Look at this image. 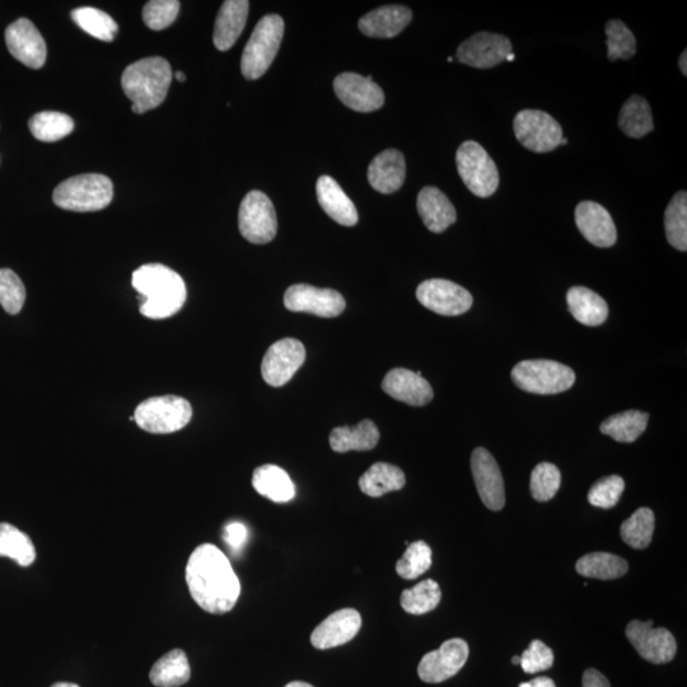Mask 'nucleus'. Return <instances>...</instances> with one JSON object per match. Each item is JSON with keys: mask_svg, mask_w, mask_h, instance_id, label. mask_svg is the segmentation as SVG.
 I'll return each instance as SVG.
<instances>
[{"mask_svg": "<svg viewBox=\"0 0 687 687\" xmlns=\"http://www.w3.org/2000/svg\"><path fill=\"white\" fill-rule=\"evenodd\" d=\"M583 687H611L609 680L597 670H587L583 674Z\"/></svg>", "mask_w": 687, "mask_h": 687, "instance_id": "obj_50", "label": "nucleus"}, {"mask_svg": "<svg viewBox=\"0 0 687 687\" xmlns=\"http://www.w3.org/2000/svg\"><path fill=\"white\" fill-rule=\"evenodd\" d=\"M506 60H508V62H513V60H514V54H513V53L509 54V55L507 56Z\"/></svg>", "mask_w": 687, "mask_h": 687, "instance_id": "obj_57", "label": "nucleus"}, {"mask_svg": "<svg viewBox=\"0 0 687 687\" xmlns=\"http://www.w3.org/2000/svg\"><path fill=\"white\" fill-rule=\"evenodd\" d=\"M405 177L404 154L396 149H387L378 154L368 168L369 184L382 194L396 193L404 185Z\"/></svg>", "mask_w": 687, "mask_h": 687, "instance_id": "obj_23", "label": "nucleus"}, {"mask_svg": "<svg viewBox=\"0 0 687 687\" xmlns=\"http://www.w3.org/2000/svg\"><path fill=\"white\" fill-rule=\"evenodd\" d=\"M654 532L652 509L639 508L620 527L621 539L634 549L642 550L651 544Z\"/></svg>", "mask_w": 687, "mask_h": 687, "instance_id": "obj_41", "label": "nucleus"}, {"mask_svg": "<svg viewBox=\"0 0 687 687\" xmlns=\"http://www.w3.org/2000/svg\"><path fill=\"white\" fill-rule=\"evenodd\" d=\"M285 687H313V686L310 684H307V682L293 681V682H289V684Z\"/></svg>", "mask_w": 687, "mask_h": 687, "instance_id": "obj_53", "label": "nucleus"}, {"mask_svg": "<svg viewBox=\"0 0 687 687\" xmlns=\"http://www.w3.org/2000/svg\"><path fill=\"white\" fill-rule=\"evenodd\" d=\"M0 556L14 560L21 567H30L36 560L34 542L11 523H0Z\"/></svg>", "mask_w": 687, "mask_h": 687, "instance_id": "obj_35", "label": "nucleus"}, {"mask_svg": "<svg viewBox=\"0 0 687 687\" xmlns=\"http://www.w3.org/2000/svg\"><path fill=\"white\" fill-rule=\"evenodd\" d=\"M252 486L257 493L274 503H288L296 495L291 476L277 465L257 467L252 475Z\"/></svg>", "mask_w": 687, "mask_h": 687, "instance_id": "obj_28", "label": "nucleus"}, {"mask_svg": "<svg viewBox=\"0 0 687 687\" xmlns=\"http://www.w3.org/2000/svg\"><path fill=\"white\" fill-rule=\"evenodd\" d=\"M406 478L404 471L399 467L377 462L369 467L359 479V488L368 497L380 498L382 495L397 492L404 488Z\"/></svg>", "mask_w": 687, "mask_h": 687, "instance_id": "obj_31", "label": "nucleus"}, {"mask_svg": "<svg viewBox=\"0 0 687 687\" xmlns=\"http://www.w3.org/2000/svg\"><path fill=\"white\" fill-rule=\"evenodd\" d=\"M193 418V408L184 397H151L135 409L134 420L143 431L170 434L181 431Z\"/></svg>", "mask_w": 687, "mask_h": 687, "instance_id": "obj_7", "label": "nucleus"}, {"mask_svg": "<svg viewBox=\"0 0 687 687\" xmlns=\"http://www.w3.org/2000/svg\"><path fill=\"white\" fill-rule=\"evenodd\" d=\"M413 20V13L404 6H386L375 9L359 20V30L368 37L392 39L403 32Z\"/></svg>", "mask_w": 687, "mask_h": 687, "instance_id": "obj_24", "label": "nucleus"}, {"mask_svg": "<svg viewBox=\"0 0 687 687\" xmlns=\"http://www.w3.org/2000/svg\"><path fill=\"white\" fill-rule=\"evenodd\" d=\"M560 144H563V146H565V144H568V140L565 139V138H563V139H562V142H560Z\"/></svg>", "mask_w": 687, "mask_h": 687, "instance_id": "obj_58", "label": "nucleus"}, {"mask_svg": "<svg viewBox=\"0 0 687 687\" xmlns=\"http://www.w3.org/2000/svg\"><path fill=\"white\" fill-rule=\"evenodd\" d=\"M432 567V549L424 541L408 545L403 558L396 564V572L404 579H417Z\"/></svg>", "mask_w": 687, "mask_h": 687, "instance_id": "obj_42", "label": "nucleus"}, {"mask_svg": "<svg viewBox=\"0 0 687 687\" xmlns=\"http://www.w3.org/2000/svg\"><path fill=\"white\" fill-rule=\"evenodd\" d=\"M471 471L476 489L486 508L490 511L503 509L506 504V489L502 472L492 453L483 447L476 448L471 456Z\"/></svg>", "mask_w": 687, "mask_h": 687, "instance_id": "obj_17", "label": "nucleus"}, {"mask_svg": "<svg viewBox=\"0 0 687 687\" xmlns=\"http://www.w3.org/2000/svg\"><path fill=\"white\" fill-rule=\"evenodd\" d=\"M513 129L518 142L528 151L536 153L554 151L563 139L562 126L553 116L540 110L518 112L513 121Z\"/></svg>", "mask_w": 687, "mask_h": 687, "instance_id": "obj_10", "label": "nucleus"}, {"mask_svg": "<svg viewBox=\"0 0 687 687\" xmlns=\"http://www.w3.org/2000/svg\"><path fill=\"white\" fill-rule=\"evenodd\" d=\"M626 637L637 649L639 656L654 665L671 662L676 656L677 643L674 635L665 628H654L653 620L646 623L632 621L626 626Z\"/></svg>", "mask_w": 687, "mask_h": 687, "instance_id": "obj_13", "label": "nucleus"}, {"mask_svg": "<svg viewBox=\"0 0 687 687\" xmlns=\"http://www.w3.org/2000/svg\"><path fill=\"white\" fill-rule=\"evenodd\" d=\"M518 687H556V686H555V682L553 680L549 679V677H537V679L523 682V684H521Z\"/></svg>", "mask_w": 687, "mask_h": 687, "instance_id": "obj_51", "label": "nucleus"}, {"mask_svg": "<svg viewBox=\"0 0 687 687\" xmlns=\"http://www.w3.org/2000/svg\"><path fill=\"white\" fill-rule=\"evenodd\" d=\"M114 185L109 177L87 174L70 177L54 190L56 207L70 212H98L110 205Z\"/></svg>", "mask_w": 687, "mask_h": 687, "instance_id": "obj_4", "label": "nucleus"}, {"mask_svg": "<svg viewBox=\"0 0 687 687\" xmlns=\"http://www.w3.org/2000/svg\"><path fill=\"white\" fill-rule=\"evenodd\" d=\"M553 663V651L541 640H534L522 653L520 665L526 674H537V672L549 670Z\"/></svg>", "mask_w": 687, "mask_h": 687, "instance_id": "obj_48", "label": "nucleus"}, {"mask_svg": "<svg viewBox=\"0 0 687 687\" xmlns=\"http://www.w3.org/2000/svg\"><path fill=\"white\" fill-rule=\"evenodd\" d=\"M577 572L583 577L610 581L625 576L629 565L626 560L610 553H592L582 556L576 565Z\"/></svg>", "mask_w": 687, "mask_h": 687, "instance_id": "obj_36", "label": "nucleus"}, {"mask_svg": "<svg viewBox=\"0 0 687 687\" xmlns=\"http://www.w3.org/2000/svg\"><path fill=\"white\" fill-rule=\"evenodd\" d=\"M247 528L241 522L228 523L224 528L223 539L233 551H240L247 541Z\"/></svg>", "mask_w": 687, "mask_h": 687, "instance_id": "obj_49", "label": "nucleus"}, {"mask_svg": "<svg viewBox=\"0 0 687 687\" xmlns=\"http://www.w3.org/2000/svg\"><path fill=\"white\" fill-rule=\"evenodd\" d=\"M458 174L466 188L479 198H489L499 186L497 165L479 143L465 142L456 154Z\"/></svg>", "mask_w": 687, "mask_h": 687, "instance_id": "obj_8", "label": "nucleus"}, {"mask_svg": "<svg viewBox=\"0 0 687 687\" xmlns=\"http://www.w3.org/2000/svg\"><path fill=\"white\" fill-rule=\"evenodd\" d=\"M132 284L142 297L140 313L151 320H165L176 315L188 296L184 279L162 264L140 266L133 273Z\"/></svg>", "mask_w": 687, "mask_h": 687, "instance_id": "obj_2", "label": "nucleus"}, {"mask_svg": "<svg viewBox=\"0 0 687 687\" xmlns=\"http://www.w3.org/2000/svg\"><path fill=\"white\" fill-rule=\"evenodd\" d=\"M576 223L579 231L593 246L607 249L618 241V231L612 217L602 205L582 202L577 205Z\"/></svg>", "mask_w": 687, "mask_h": 687, "instance_id": "obj_22", "label": "nucleus"}, {"mask_svg": "<svg viewBox=\"0 0 687 687\" xmlns=\"http://www.w3.org/2000/svg\"><path fill=\"white\" fill-rule=\"evenodd\" d=\"M284 305L289 311L310 313L326 319L341 315L347 307L344 297L338 291L308 284L289 287L284 294Z\"/></svg>", "mask_w": 687, "mask_h": 687, "instance_id": "obj_11", "label": "nucleus"}, {"mask_svg": "<svg viewBox=\"0 0 687 687\" xmlns=\"http://www.w3.org/2000/svg\"><path fill=\"white\" fill-rule=\"evenodd\" d=\"M250 3L247 0H227L219 9L213 41L216 48L227 51L236 44L246 26Z\"/></svg>", "mask_w": 687, "mask_h": 687, "instance_id": "obj_27", "label": "nucleus"}, {"mask_svg": "<svg viewBox=\"0 0 687 687\" xmlns=\"http://www.w3.org/2000/svg\"><path fill=\"white\" fill-rule=\"evenodd\" d=\"M284 35V21L278 14H268L257 23L243 50L241 72L243 77L254 81L263 77L273 64Z\"/></svg>", "mask_w": 687, "mask_h": 687, "instance_id": "obj_5", "label": "nucleus"}, {"mask_svg": "<svg viewBox=\"0 0 687 687\" xmlns=\"http://www.w3.org/2000/svg\"><path fill=\"white\" fill-rule=\"evenodd\" d=\"M469 654V644L464 639L447 640L437 651L429 652L422 658L418 667L420 680L439 684L451 679L465 666Z\"/></svg>", "mask_w": 687, "mask_h": 687, "instance_id": "obj_15", "label": "nucleus"}, {"mask_svg": "<svg viewBox=\"0 0 687 687\" xmlns=\"http://www.w3.org/2000/svg\"><path fill=\"white\" fill-rule=\"evenodd\" d=\"M334 91L339 100L349 109L358 112H372L385 104V93L371 76L343 73L335 78Z\"/></svg>", "mask_w": 687, "mask_h": 687, "instance_id": "obj_19", "label": "nucleus"}, {"mask_svg": "<svg viewBox=\"0 0 687 687\" xmlns=\"http://www.w3.org/2000/svg\"><path fill=\"white\" fill-rule=\"evenodd\" d=\"M175 77H176L177 81H179V82H181V83H184V82L186 81L185 73L177 72V73L175 74Z\"/></svg>", "mask_w": 687, "mask_h": 687, "instance_id": "obj_55", "label": "nucleus"}, {"mask_svg": "<svg viewBox=\"0 0 687 687\" xmlns=\"http://www.w3.org/2000/svg\"><path fill=\"white\" fill-rule=\"evenodd\" d=\"M619 126L630 138H643L651 133L654 124L651 106L644 97L632 96L621 107Z\"/></svg>", "mask_w": 687, "mask_h": 687, "instance_id": "obj_34", "label": "nucleus"}, {"mask_svg": "<svg viewBox=\"0 0 687 687\" xmlns=\"http://www.w3.org/2000/svg\"><path fill=\"white\" fill-rule=\"evenodd\" d=\"M186 583L196 604L209 614H226L241 595L235 570L222 550L212 544L200 545L190 555Z\"/></svg>", "mask_w": 687, "mask_h": 687, "instance_id": "obj_1", "label": "nucleus"}, {"mask_svg": "<svg viewBox=\"0 0 687 687\" xmlns=\"http://www.w3.org/2000/svg\"><path fill=\"white\" fill-rule=\"evenodd\" d=\"M665 228L668 243L676 250H687V194L679 191L665 213Z\"/></svg>", "mask_w": 687, "mask_h": 687, "instance_id": "obj_38", "label": "nucleus"}, {"mask_svg": "<svg viewBox=\"0 0 687 687\" xmlns=\"http://www.w3.org/2000/svg\"><path fill=\"white\" fill-rule=\"evenodd\" d=\"M316 193L321 208L336 223L345 227H353L358 223L357 208L333 177L321 176L317 181Z\"/></svg>", "mask_w": 687, "mask_h": 687, "instance_id": "obj_25", "label": "nucleus"}, {"mask_svg": "<svg viewBox=\"0 0 687 687\" xmlns=\"http://www.w3.org/2000/svg\"><path fill=\"white\" fill-rule=\"evenodd\" d=\"M361 626L362 616L357 610L336 611L313 630L311 644L321 651L343 646L359 633Z\"/></svg>", "mask_w": 687, "mask_h": 687, "instance_id": "obj_20", "label": "nucleus"}, {"mask_svg": "<svg viewBox=\"0 0 687 687\" xmlns=\"http://www.w3.org/2000/svg\"><path fill=\"white\" fill-rule=\"evenodd\" d=\"M562 484V474L558 467L549 462H541L532 471L530 489L537 502L553 499Z\"/></svg>", "mask_w": 687, "mask_h": 687, "instance_id": "obj_44", "label": "nucleus"}, {"mask_svg": "<svg viewBox=\"0 0 687 687\" xmlns=\"http://www.w3.org/2000/svg\"><path fill=\"white\" fill-rule=\"evenodd\" d=\"M686 62H687V53H686V50H684V53H682L680 56V69H681L682 74H684V76H686V74H687V63Z\"/></svg>", "mask_w": 687, "mask_h": 687, "instance_id": "obj_52", "label": "nucleus"}, {"mask_svg": "<svg viewBox=\"0 0 687 687\" xmlns=\"http://www.w3.org/2000/svg\"><path fill=\"white\" fill-rule=\"evenodd\" d=\"M417 298L425 308L442 316L464 315L474 302L467 289L446 279L425 280L417 289Z\"/></svg>", "mask_w": 687, "mask_h": 687, "instance_id": "obj_12", "label": "nucleus"}, {"mask_svg": "<svg viewBox=\"0 0 687 687\" xmlns=\"http://www.w3.org/2000/svg\"><path fill=\"white\" fill-rule=\"evenodd\" d=\"M28 126L37 140L53 143L68 137L73 132L74 121L62 112L42 111L32 116Z\"/></svg>", "mask_w": 687, "mask_h": 687, "instance_id": "obj_37", "label": "nucleus"}, {"mask_svg": "<svg viewBox=\"0 0 687 687\" xmlns=\"http://www.w3.org/2000/svg\"><path fill=\"white\" fill-rule=\"evenodd\" d=\"M417 208L425 227L433 233L445 232L456 222L455 207L441 190L427 186L418 195Z\"/></svg>", "mask_w": 687, "mask_h": 687, "instance_id": "obj_26", "label": "nucleus"}, {"mask_svg": "<svg viewBox=\"0 0 687 687\" xmlns=\"http://www.w3.org/2000/svg\"><path fill=\"white\" fill-rule=\"evenodd\" d=\"M73 21L95 39L111 42L118 34L119 26L109 14L92 7H81L72 12Z\"/></svg>", "mask_w": 687, "mask_h": 687, "instance_id": "obj_39", "label": "nucleus"}, {"mask_svg": "<svg viewBox=\"0 0 687 687\" xmlns=\"http://www.w3.org/2000/svg\"><path fill=\"white\" fill-rule=\"evenodd\" d=\"M171 82V65L160 56L130 64L121 77V86L133 102L135 114H144L160 106L165 101Z\"/></svg>", "mask_w": 687, "mask_h": 687, "instance_id": "obj_3", "label": "nucleus"}, {"mask_svg": "<svg viewBox=\"0 0 687 687\" xmlns=\"http://www.w3.org/2000/svg\"><path fill=\"white\" fill-rule=\"evenodd\" d=\"M625 489V481L621 476L610 475L592 485L588 492V502L597 508L610 509L619 503Z\"/></svg>", "mask_w": 687, "mask_h": 687, "instance_id": "obj_46", "label": "nucleus"}, {"mask_svg": "<svg viewBox=\"0 0 687 687\" xmlns=\"http://www.w3.org/2000/svg\"><path fill=\"white\" fill-rule=\"evenodd\" d=\"M26 302L25 284L11 269H0V305L9 315H18Z\"/></svg>", "mask_w": 687, "mask_h": 687, "instance_id": "obj_45", "label": "nucleus"}, {"mask_svg": "<svg viewBox=\"0 0 687 687\" xmlns=\"http://www.w3.org/2000/svg\"><path fill=\"white\" fill-rule=\"evenodd\" d=\"M567 302L570 313L582 325L600 326L609 317L605 299L586 287L570 288Z\"/></svg>", "mask_w": 687, "mask_h": 687, "instance_id": "obj_29", "label": "nucleus"}, {"mask_svg": "<svg viewBox=\"0 0 687 687\" xmlns=\"http://www.w3.org/2000/svg\"><path fill=\"white\" fill-rule=\"evenodd\" d=\"M6 42L9 53L18 62L31 69L44 67L48 55L46 42L34 23L27 18H20L7 27Z\"/></svg>", "mask_w": 687, "mask_h": 687, "instance_id": "obj_18", "label": "nucleus"}, {"mask_svg": "<svg viewBox=\"0 0 687 687\" xmlns=\"http://www.w3.org/2000/svg\"><path fill=\"white\" fill-rule=\"evenodd\" d=\"M177 0H152L143 9V20L154 31H162L176 21L180 12Z\"/></svg>", "mask_w": 687, "mask_h": 687, "instance_id": "obj_47", "label": "nucleus"}, {"mask_svg": "<svg viewBox=\"0 0 687 687\" xmlns=\"http://www.w3.org/2000/svg\"><path fill=\"white\" fill-rule=\"evenodd\" d=\"M511 53L512 44L506 36L479 32L458 46L457 59L472 68L490 69L503 63Z\"/></svg>", "mask_w": 687, "mask_h": 687, "instance_id": "obj_16", "label": "nucleus"}, {"mask_svg": "<svg viewBox=\"0 0 687 687\" xmlns=\"http://www.w3.org/2000/svg\"><path fill=\"white\" fill-rule=\"evenodd\" d=\"M382 389L392 399L410 406H425L433 400L434 392L422 372L405 368L391 369L383 378Z\"/></svg>", "mask_w": 687, "mask_h": 687, "instance_id": "obj_21", "label": "nucleus"}, {"mask_svg": "<svg viewBox=\"0 0 687 687\" xmlns=\"http://www.w3.org/2000/svg\"><path fill=\"white\" fill-rule=\"evenodd\" d=\"M51 687H81V686H78L77 684H70V682H56V684H54Z\"/></svg>", "mask_w": 687, "mask_h": 687, "instance_id": "obj_54", "label": "nucleus"}, {"mask_svg": "<svg viewBox=\"0 0 687 687\" xmlns=\"http://www.w3.org/2000/svg\"><path fill=\"white\" fill-rule=\"evenodd\" d=\"M188 656L182 649H174L160 658L152 667L149 680L157 687H180L190 680Z\"/></svg>", "mask_w": 687, "mask_h": 687, "instance_id": "obj_32", "label": "nucleus"}, {"mask_svg": "<svg viewBox=\"0 0 687 687\" xmlns=\"http://www.w3.org/2000/svg\"><path fill=\"white\" fill-rule=\"evenodd\" d=\"M649 414L629 410L612 415L600 425V431L620 443H633L642 436L648 427Z\"/></svg>", "mask_w": 687, "mask_h": 687, "instance_id": "obj_33", "label": "nucleus"}, {"mask_svg": "<svg viewBox=\"0 0 687 687\" xmlns=\"http://www.w3.org/2000/svg\"><path fill=\"white\" fill-rule=\"evenodd\" d=\"M514 385L535 395H556L572 389L576 373L562 363L548 359L522 361L512 369Z\"/></svg>", "mask_w": 687, "mask_h": 687, "instance_id": "obj_6", "label": "nucleus"}, {"mask_svg": "<svg viewBox=\"0 0 687 687\" xmlns=\"http://www.w3.org/2000/svg\"><path fill=\"white\" fill-rule=\"evenodd\" d=\"M380 441V431L372 420H363L355 427H338L330 434L331 450L338 453L371 451Z\"/></svg>", "mask_w": 687, "mask_h": 687, "instance_id": "obj_30", "label": "nucleus"}, {"mask_svg": "<svg viewBox=\"0 0 687 687\" xmlns=\"http://www.w3.org/2000/svg\"><path fill=\"white\" fill-rule=\"evenodd\" d=\"M441 587L433 579H425L417 586L405 590L401 595V606L411 615H424L431 612L441 602Z\"/></svg>", "mask_w": 687, "mask_h": 687, "instance_id": "obj_40", "label": "nucleus"}, {"mask_svg": "<svg viewBox=\"0 0 687 687\" xmlns=\"http://www.w3.org/2000/svg\"><path fill=\"white\" fill-rule=\"evenodd\" d=\"M520 662H521V657H520V656H514V657L512 658V663H513V665H520Z\"/></svg>", "mask_w": 687, "mask_h": 687, "instance_id": "obj_56", "label": "nucleus"}, {"mask_svg": "<svg viewBox=\"0 0 687 687\" xmlns=\"http://www.w3.org/2000/svg\"><path fill=\"white\" fill-rule=\"evenodd\" d=\"M238 227L242 237L255 245H265L274 240L278 219L268 195L254 190L245 196L238 212Z\"/></svg>", "mask_w": 687, "mask_h": 687, "instance_id": "obj_9", "label": "nucleus"}, {"mask_svg": "<svg viewBox=\"0 0 687 687\" xmlns=\"http://www.w3.org/2000/svg\"><path fill=\"white\" fill-rule=\"evenodd\" d=\"M306 361V348L297 339H283L271 345L261 363V375L268 385L284 386Z\"/></svg>", "mask_w": 687, "mask_h": 687, "instance_id": "obj_14", "label": "nucleus"}, {"mask_svg": "<svg viewBox=\"0 0 687 687\" xmlns=\"http://www.w3.org/2000/svg\"><path fill=\"white\" fill-rule=\"evenodd\" d=\"M607 56L611 62L628 60L637 53V40L624 22L612 20L606 25Z\"/></svg>", "mask_w": 687, "mask_h": 687, "instance_id": "obj_43", "label": "nucleus"}]
</instances>
